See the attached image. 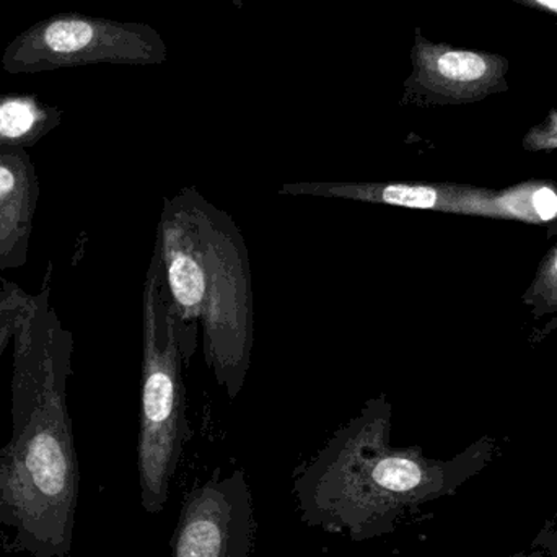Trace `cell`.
I'll return each instance as SVG.
<instances>
[{"instance_id": "cell-7", "label": "cell", "mask_w": 557, "mask_h": 557, "mask_svg": "<svg viewBox=\"0 0 557 557\" xmlns=\"http://www.w3.org/2000/svg\"><path fill=\"white\" fill-rule=\"evenodd\" d=\"M409 55L401 104L471 103L509 88L510 62L504 55L431 41L419 26Z\"/></svg>"}, {"instance_id": "cell-5", "label": "cell", "mask_w": 557, "mask_h": 557, "mask_svg": "<svg viewBox=\"0 0 557 557\" xmlns=\"http://www.w3.org/2000/svg\"><path fill=\"white\" fill-rule=\"evenodd\" d=\"M201 199V193L193 186L163 199L157 228L156 251L162 264L163 284L175 317L183 359H191L201 336L205 268Z\"/></svg>"}, {"instance_id": "cell-11", "label": "cell", "mask_w": 557, "mask_h": 557, "mask_svg": "<svg viewBox=\"0 0 557 557\" xmlns=\"http://www.w3.org/2000/svg\"><path fill=\"white\" fill-rule=\"evenodd\" d=\"M532 212L540 221H552L557 215V195L552 188H540L533 193L532 198Z\"/></svg>"}, {"instance_id": "cell-15", "label": "cell", "mask_w": 557, "mask_h": 557, "mask_svg": "<svg viewBox=\"0 0 557 557\" xmlns=\"http://www.w3.org/2000/svg\"><path fill=\"white\" fill-rule=\"evenodd\" d=\"M237 9H244V0H232Z\"/></svg>"}, {"instance_id": "cell-14", "label": "cell", "mask_w": 557, "mask_h": 557, "mask_svg": "<svg viewBox=\"0 0 557 557\" xmlns=\"http://www.w3.org/2000/svg\"><path fill=\"white\" fill-rule=\"evenodd\" d=\"M546 284L549 290L555 292L557 295V251L549 260L548 268H546Z\"/></svg>"}, {"instance_id": "cell-1", "label": "cell", "mask_w": 557, "mask_h": 557, "mask_svg": "<svg viewBox=\"0 0 557 557\" xmlns=\"http://www.w3.org/2000/svg\"><path fill=\"white\" fill-rule=\"evenodd\" d=\"M389 428L392 405L379 395L334 434L297 483L308 522L356 540L388 530L396 500L424 483L416 455L389 447Z\"/></svg>"}, {"instance_id": "cell-13", "label": "cell", "mask_w": 557, "mask_h": 557, "mask_svg": "<svg viewBox=\"0 0 557 557\" xmlns=\"http://www.w3.org/2000/svg\"><path fill=\"white\" fill-rule=\"evenodd\" d=\"M512 2L529 7V9L540 10V12L557 15V0H512Z\"/></svg>"}, {"instance_id": "cell-12", "label": "cell", "mask_w": 557, "mask_h": 557, "mask_svg": "<svg viewBox=\"0 0 557 557\" xmlns=\"http://www.w3.org/2000/svg\"><path fill=\"white\" fill-rule=\"evenodd\" d=\"M527 143L535 149L557 147V113H553L543 126L533 129Z\"/></svg>"}, {"instance_id": "cell-10", "label": "cell", "mask_w": 557, "mask_h": 557, "mask_svg": "<svg viewBox=\"0 0 557 557\" xmlns=\"http://www.w3.org/2000/svg\"><path fill=\"white\" fill-rule=\"evenodd\" d=\"M29 295L15 282L0 277V359L9 344L13 343Z\"/></svg>"}, {"instance_id": "cell-4", "label": "cell", "mask_w": 557, "mask_h": 557, "mask_svg": "<svg viewBox=\"0 0 557 557\" xmlns=\"http://www.w3.org/2000/svg\"><path fill=\"white\" fill-rule=\"evenodd\" d=\"M165 61V41L146 23L65 12L41 20L13 38L3 51L2 69L18 75L78 65H156Z\"/></svg>"}, {"instance_id": "cell-9", "label": "cell", "mask_w": 557, "mask_h": 557, "mask_svg": "<svg viewBox=\"0 0 557 557\" xmlns=\"http://www.w3.org/2000/svg\"><path fill=\"white\" fill-rule=\"evenodd\" d=\"M58 107L32 94L0 95V150L29 149L62 123Z\"/></svg>"}, {"instance_id": "cell-2", "label": "cell", "mask_w": 557, "mask_h": 557, "mask_svg": "<svg viewBox=\"0 0 557 557\" xmlns=\"http://www.w3.org/2000/svg\"><path fill=\"white\" fill-rule=\"evenodd\" d=\"M183 354L176 321L153 251L143 294V379H140L139 474L144 507L157 513L169 499L188 435Z\"/></svg>"}, {"instance_id": "cell-8", "label": "cell", "mask_w": 557, "mask_h": 557, "mask_svg": "<svg viewBox=\"0 0 557 557\" xmlns=\"http://www.w3.org/2000/svg\"><path fill=\"white\" fill-rule=\"evenodd\" d=\"M39 191L28 152L0 150V271L18 270L28 260Z\"/></svg>"}, {"instance_id": "cell-3", "label": "cell", "mask_w": 557, "mask_h": 557, "mask_svg": "<svg viewBox=\"0 0 557 557\" xmlns=\"http://www.w3.org/2000/svg\"><path fill=\"white\" fill-rule=\"evenodd\" d=\"M205 237L201 344L215 383L235 399L251 367L255 347V295L250 255L228 212L202 196Z\"/></svg>"}, {"instance_id": "cell-6", "label": "cell", "mask_w": 557, "mask_h": 557, "mask_svg": "<svg viewBox=\"0 0 557 557\" xmlns=\"http://www.w3.org/2000/svg\"><path fill=\"white\" fill-rule=\"evenodd\" d=\"M253 500L245 473L211 480L186 496L173 535V557H251Z\"/></svg>"}]
</instances>
